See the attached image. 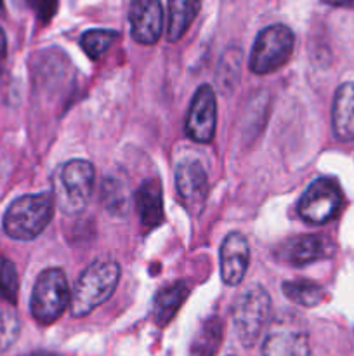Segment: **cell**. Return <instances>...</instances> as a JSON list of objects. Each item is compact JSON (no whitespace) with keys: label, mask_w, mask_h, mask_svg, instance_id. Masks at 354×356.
<instances>
[{"label":"cell","mask_w":354,"mask_h":356,"mask_svg":"<svg viewBox=\"0 0 354 356\" xmlns=\"http://www.w3.org/2000/svg\"><path fill=\"white\" fill-rule=\"evenodd\" d=\"M120 280V266L115 261L101 259L83 270L71 292V315L76 318L89 315L113 296Z\"/></svg>","instance_id":"obj_1"},{"label":"cell","mask_w":354,"mask_h":356,"mask_svg":"<svg viewBox=\"0 0 354 356\" xmlns=\"http://www.w3.org/2000/svg\"><path fill=\"white\" fill-rule=\"evenodd\" d=\"M54 214V202L47 193L24 195L14 200L3 216V229L14 240L28 242L47 228Z\"/></svg>","instance_id":"obj_2"},{"label":"cell","mask_w":354,"mask_h":356,"mask_svg":"<svg viewBox=\"0 0 354 356\" xmlns=\"http://www.w3.org/2000/svg\"><path fill=\"white\" fill-rule=\"evenodd\" d=\"M233 325L243 346L252 348L259 341L271 316V299L262 285L243 289L233 302Z\"/></svg>","instance_id":"obj_3"},{"label":"cell","mask_w":354,"mask_h":356,"mask_svg":"<svg viewBox=\"0 0 354 356\" xmlns=\"http://www.w3.org/2000/svg\"><path fill=\"white\" fill-rule=\"evenodd\" d=\"M92 188L94 167L87 160H69L56 172L54 200L65 214H80L89 204Z\"/></svg>","instance_id":"obj_4"},{"label":"cell","mask_w":354,"mask_h":356,"mask_svg":"<svg viewBox=\"0 0 354 356\" xmlns=\"http://www.w3.org/2000/svg\"><path fill=\"white\" fill-rule=\"evenodd\" d=\"M71 301L68 278L59 268H49L38 275L31 292V315L42 325L56 322Z\"/></svg>","instance_id":"obj_5"},{"label":"cell","mask_w":354,"mask_h":356,"mask_svg":"<svg viewBox=\"0 0 354 356\" xmlns=\"http://www.w3.org/2000/svg\"><path fill=\"white\" fill-rule=\"evenodd\" d=\"M295 35L285 24H271L257 35L250 52V70L257 75H267L287 65L292 58Z\"/></svg>","instance_id":"obj_6"},{"label":"cell","mask_w":354,"mask_h":356,"mask_svg":"<svg viewBox=\"0 0 354 356\" xmlns=\"http://www.w3.org/2000/svg\"><path fill=\"white\" fill-rule=\"evenodd\" d=\"M342 207V190L333 177L312 181L298 200V216L311 225H326Z\"/></svg>","instance_id":"obj_7"},{"label":"cell","mask_w":354,"mask_h":356,"mask_svg":"<svg viewBox=\"0 0 354 356\" xmlns=\"http://www.w3.org/2000/svg\"><path fill=\"white\" fill-rule=\"evenodd\" d=\"M176 190L187 214L200 216L208 197V179L198 160H183L177 165Z\"/></svg>","instance_id":"obj_8"},{"label":"cell","mask_w":354,"mask_h":356,"mask_svg":"<svg viewBox=\"0 0 354 356\" xmlns=\"http://www.w3.org/2000/svg\"><path fill=\"white\" fill-rule=\"evenodd\" d=\"M217 124V99L210 86H201L194 92L186 118L187 138L196 143H210Z\"/></svg>","instance_id":"obj_9"},{"label":"cell","mask_w":354,"mask_h":356,"mask_svg":"<svg viewBox=\"0 0 354 356\" xmlns=\"http://www.w3.org/2000/svg\"><path fill=\"white\" fill-rule=\"evenodd\" d=\"M130 33L135 42L153 45L163 31V7L160 0H132L128 9Z\"/></svg>","instance_id":"obj_10"},{"label":"cell","mask_w":354,"mask_h":356,"mask_svg":"<svg viewBox=\"0 0 354 356\" xmlns=\"http://www.w3.org/2000/svg\"><path fill=\"white\" fill-rule=\"evenodd\" d=\"M335 250L332 240L323 235H302L297 238H292L281 247L280 259H283L292 266H305L314 261L326 259Z\"/></svg>","instance_id":"obj_11"},{"label":"cell","mask_w":354,"mask_h":356,"mask_svg":"<svg viewBox=\"0 0 354 356\" xmlns=\"http://www.w3.org/2000/svg\"><path fill=\"white\" fill-rule=\"evenodd\" d=\"M250 259L248 242L242 233H229L221 245V277L226 285L242 284Z\"/></svg>","instance_id":"obj_12"},{"label":"cell","mask_w":354,"mask_h":356,"mask_svg":"<svg viewBox=\"0 0 354 356\" xmlns=\"http://www.w3.org/2000/svg\"><path fill=\"white\" fill-rule=\"evenodd\" d=\"M262 356H311L307 334L278 323L264 339Z\"/></svg>","instance_id":"obj_13"},{"label":"cell","mask_w":354,"mask_h":356,"mask_svg":"<svg viewBox=\"0 0 354 356\" xmlns=\"http://www.w3.org/2000/svg\"><path fill=\"white\" fill-rule=\"evenodd\" d=\"M332 127L339 141H354V82H346L337 89L332 106Z\"/></svg>","instance_id":"obj_14"},{"label":"cell","mask_w":354,"mask_h":356,"mask_svg":"<svg viewBox=\"0 0 354 356\" xmlns=\"http://www.w3.org/2000/svg\"><path fill=\"white\" fill-rule=\"evenodd\" d=\"M134 204L142 225L148 226V228H155V226L162 225L163 198L158 181H146V183H142L137 188V191H135Z\"/></svg>","instance_id":"obj_15"},{"label":"cell","mask_w":354,"mask_h":356,"mask_svg":"<svg viewBox=\"0 0 354 356\" xmlns=\"http://www.w3.org/2000/svg\"><path fill=\"white\" fill-rule=\"evenodd\" d=\"M187 285L184 282H174L160 289L153 302V318L160 327H165L179 312L180 305L187 298Z\"/></svg>","instance_id":"obj_16"},{"label":"cell","mask_w":354,"mask_h":356,"mask_svg":"<svg viewBox=\"0 0 354 356\" xmlns=\"http://www.w3.org/2000/svg\"><path fill=\"white\" fill-rule=\"evenodd\" d=\"M200 9L201 0H169V23H167L169 42H177L184 37Z\"/></svg>","instance_id":"obj_17"},{"label":"cell","mask_w":354,"mask_h":356,"mask_svg":"<svg viewBox=\"0 0 354 356\" xmlns=\"http://www.w3.org/2000/svg\"><path fill=\"white\" fill-rule=\"evenodd\" d=\"M222 339V322L217 316H212L201 325L191 344V356H215Z\"/></svg>","instance_id":"obj_18"},{"label":"cell","mask_w":354,"mask_h":356,"mask_svg":"<svg viewBox=\"0 0 354 356\" xmlns=\"http://www.w3.org/2000/svg\"><path fill=\"white\" fill-rule=\"evenodd\" d=\"M283 292L292 302L305 306V308L318 306L319 302L325 299V291H323L321 285L314 284V282H309V280L285 282Z\"/></svg>","instance_id":"obj_19"},{"label":"cell","mask_w":354,"mask_h":356,"mask_svg":"<svg viewBox=\"0 0 354 356\" xmlns=\"http://www.w3.org/2000/svg\"><path fill=\"white\" fill-rule=\"evenodd\" d=\"M103 202L106 211L113 216H127L128 211V190L127 183L121 177H106L103 184Z\"/></svg>","instance_id":"obj_20"},{"label":"cell","mask_w":354,"mask_h":356,"mask_svg":"<svg viewBox=\"0 0 354 356\" xmlns=\"http://www.w3.org/2000/svg\"><path fill=\"white\" fill-rule=\"evenodd\" d=\"M117 38L118 33L113 30H89L80 38V45L90 59H99Z\"/></svg>","instance_id":"obj_21"},{"label":"cell","mask_w":354,"mask_h":356,"mask_svg":"<svg viewBox=\"0 0 354 356\" xmlns=\"http://www.w3.org/2000/svg\"><path fill=\"white\" fill-rule=\"evenodd\" d=\"M19 318L16 312L0 306V353L9 350L19 337Z\"/></svg>","instance_id":"obj_22"},{"label":"cell","mask_w":354,"mask_h":356,"mask_svg":"<svg viewBox=\"0 0 354 356\" xmlns=\"http://www.w3.org/2000/svg\"><path fill=\"white\" fill-rule=\"evenodd\" d=\"M17 289H19V280L12 261L0 257V299L14 305L17 299Z\"/></svg>","instance_id":"obj_23"},{"label":"cell","mask_w":354,"mask_h":356,"mask_svg":"<svg viewBox=\"0 0 354 356\" xmlns=\"http://www.w3.org/2000/svg\"><path fill=\"white\" fill-rule=\"evenodd\" d=\"M28 2L44 23H47L58 9V0H28Z\"/></svg>","instance_id":"obj_24"},{"label":"cell","mask_w":354,"mask_h":356,"mask_svg":"<svg viewBox=\"0 0 354 356\" xmlns=\"http://www.w3.org/2000/svg\"><path fill=\"white\" fill-rule=\"evenodd\" d=\"M6 56H7V38L3 30L0 28V70H2L3 61H6Z\"/></svg>","instance_id":"obj_25"},{"label":"cell","mask_w":354,"mask_h":356,"mask_svg":"<svg viewBox=\"0 0 354 356\" xmlns=\"http://www.w3.org/2000/svg\"><path fill=\"white\" fill-rule=\"evenodd\" d=\"M323 2L333 7H354V0H323Z\"/></svg>","instance_id":"obj_26"},{"label":"cell","mask_w":354,"mask_h":356,"mask_svg":"<svg viewBox=\"0 0 354 356\" xmlns=\"http://www.w3.org/2000/svg\"><path fill=\"white\" fill-rule=\"evenodd\" d=\"M26 356H59L56 353H49V351H33V353L26 355Z\"/></svg>","instance_id":"obj_27"},{"label":"cell","mask_w":354,"mask_h":356,"mask_svg":"<svg viewBox=\"0 0 354 356\" xmlns=\"http://www.w3.org/2000/svg\"><path fill=\"white\" fill-rule=\"evenodd\" d=\"M2 6H3V0H0V9H2Z\"/></svg>","instance_id":"obj_28"}]
</instances>
